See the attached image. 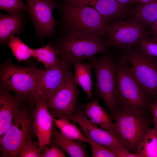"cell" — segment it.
Listing matches in <instances>:
<instances>
[{
	"mask_svg": "<svg viewBox=\"0 0 157 157\" xmlns=\"http://www.w3.org/2000/svg\"><path fill=\"white\" fill-rule=\"evenodd\" d=\"M114 68L119 110L149 114L151 97L123 55L115 58Z\"/></svg>",
	"mask_w": 157,
	"mask_h": 157,
	"instance_id": "cell-1",
	"label": "cell"
},
{
	"mask_svg": "<svg viewBox=\"0 0 157 157\" xmlns=\"http://www.w3.org/2000/svg\"><path fill=\"white\" fill-rule=\"evenodd\" d=\"M59 28L56 34L80 31L97 35L104 40L108 24L94 8L83 4L57 0Z\"/></svg>",
	"mask_w": 157,
	"mask_h": 157,
	"instance_id": "cell-2",
	"label": "cell"
},
{
	"mask_svg": "<svg viewBox=\"0 0 157 157\" xmlns=\"http://www.w3.org/2000/svg\"><path fill=\"white\" fill-rule=\"evenodd\" d=\"M54 38L51 43L58 51L59 58L70 65L105 53L109 47L98 35L87 32L67 31Z\"/></svg>",
	"mask_w": 157,
	"mask_h": 157,
	"instance_id": "cell-3",
	"label": "cell"
},
{
	"mask_svg": "<svg viewBox=\"0 0 157 157\" xmlns=\"http://www.w3.org/2000/svg\"><path fill=\"white\" fill-rule=\"evenodd\" d=\"M44 71L34 65L22 66L7 60L0 66V87L13 92L24 101H32Z\"/></svg>",
	"mask_w": 157,
	"mask_h": 157,
	"instance_id": "cell-4",
	"label": "cell"
},
{
	"mask_svg": "<svg viewBox=\"0 0 157 157\" xmlns=\"http://www.w3.org/2000/svg\"><path fill=\"white\" fill-rule=\"evenodd\" d=\"M114 120L113 127L109 131L129 152L136 154L139 144L150 127L149 114L119 110Z\"/></svg>",
	"mask_w": 157,
	"mask_h": 157,
	"instance_id": "cell-5",
	"label": "cell"
},
{
	"mask_svg": "<svg viewBox=\"0 0 157 157\" xmlns=\"http://www.w3.org/2000/svg\"><path fill=\"white\" fill-rule=\"evenodd\" d=\"M105 53L99 57L96 56L88 60L95 73V93L104 102L114 120L119 110L117 97L115 58L112 54Z\"/></svg>",
	"mask_w": 157,
	"mask_h": 157,
	"instance_id": "cell-6",
	"label": "cell"
},
{
	"mask_svg": "<svg viewBox=\"0 0 157 157\" xmlns=\"http://www.w3.org/2000/svg\"><path fill=\"white\" fill-rule=\"evenodd\" d=\"M32 114L24 106L19 108L10 126L0 139V157H19L24 146L32 140L34 133Z\"/></svg>",
	"mask_w": 157,
	"mask_h": 157,
	"instance_id": "cell-7",
	"label": "cell"
},
{
	"mask_svg": "<svg viewBox=\"0 0 157 157\" xmlns=\"http://www.w3.org/2000/svg\"><path fill=\"white\" fill-rule=\"evenodd\" d=\"M144 25L133 19L112 21L108 24L106 42L109 46L125 52L143 39Z\"/></svg>",
	"mask_w": 157,
	"mask_h": 157,
	"instance_id": "cell-8",
	"label": "cell"
},
{
	"mask_svg": "<svg viewBox=\"0 0 157 157\" xmlns=\"http://www.w3.org/2000/svg\"><path fill=\"white\" fill-rule=\"evenodd\" d=\"M28 7L29 19L34 26L37 38L42 42L47 38L51 40L56 36L55 26L58 23L53 15L57 0H23Z\"/></svg>",
	"mask_w": 157,
	"mask_h": 157,
	"instance_id": "cell-9",
	"label": "cell"
},
{
	"mask_svg": "<svg viewBox=\"0 0 157 157\" xmlns=\"http://www.w3.org/2000/svg\"><path fill=\"white\" fill-rule=\"evenodd\" d=\"M122 55L137 79L151 97L157 94V62L152 57L133 49Z\"/></svg>",
	"mask_w": 157,
	"mask_h": 157,
	"instance_id": "cell-10",
	"label": "cell"
},
{
	"mask_svg": "<svg viewBox=\"0 0 157 157\" xmlns=\"http://www.w3.org/2000/svg\"><path fill=\"white\" fill-rule=\"evenodd\" d=\"M70 70L62 85L49 97L48 105L54 117L72 116L77 105L79 92Z\"/></svg>",
	"mask_w": 157,
	"mask_h": 157,
	"instance_id": "cell-11",
	"label": "cell"
},
{
	"mask_svg": "<svg viewBox=\"0 0 157 157\" xmlns=\"http://www.w3.org/2000/svg\"><path fill=\"white\" fill-rule=\"evenodd\" d=\"M77 124L88 138L105 146L126 147L117 137L110 131L99 128L92 123L85 115L81 106L77 104L75 112L72 116L64 117Z\"/></svg>",
	"mask_w": 157,
	"mask_h": 157,
	"instance_id": "cell-12",
	"label": "cell"
},
{
	"mask_svg": "<svg viewBox=\"0 0 157 157\" xmlns=\"http://www.w3.org/2000/svg\"><path fill=\"white\" fill-rule=\"evenodd\" d=\"M48 98H35L33 100L35 105L32 114L34 133L42 150L49 144L52 137L53 117L48 108Z\"/></svg>",
	"mask_w": 157,
	"mask_h": 157,
	"instance_id": "cell-13",
	"label": "cell"
},
{
	"mask_svg": "<svg viewBox=\"0 0 157 157\" xmlns=\"http://www.w3.org/2000/svg\"><path fill=\"white\" fill-rule=\"evenodd\" d=\"M70 65L60 58L56 65L46 68L33 96L32 101L37 97L48 98L62 85L70 70Z\"/></svg>",
	"mask_w": 157,
	"mask_h": 157,
	"instance_id": "cell-14",
	"label": "cell"
},
{
	"mask_svg": "<svg viewBox=\"0 0 157 157\" xmlns=\"http://www.w3.org/2000/svg\"><path fill=\"white\" fill-rule=\"evenodd\" d=\"M0 87V139L11 125L14 117L24 101L19 97Z\"/></svg>",
	"mask_w": 157,
	"mask_h": 157,
	"instance_id": "cell-15",
	"label": "cell"
},
{
	"mask_svg": "<svg viewBox=\"0 0 157 157\" xmlns=\"http://www.w3.org/2000/svg\"><path fill=\"white\" fill-rule=\"evenodd\" d=\"M27 12L15 15H4L0 13V44L3 46L8 45V41L12 36L24 32L26 22L29 19Z\"/></svg>",
	"mask_w": 157,
	"mask_h": 157,
	"instance_id": "cell-16",
	"label": "cell"
},
{
	"mask_svg": "<svg viewBox=\"0 0 157 157\" xmlns=\"http://www.w3.org/2000/svg\"><path fill=\"white\" fill-rule=\"evenodd\" d=\"M82 3L96 10L105 24L123 20L127 13L125 5L115 0H82Z\"/></svg>",
	"mask_w": 157,
	"mask_h": 157,
	"instance_id": "cell-17",
	"label": "cell"
},
{
	"mask_svg": "<svg viewBox=\"0 0 157 157\" xmlns=\"http://www.w3.org/2000/svg\"><path fill=\"white\" fill-rule=\"evenodd\" d=\"M81 106L85 115L92 123L109 131L112 129L114 123L111 115L97 99L94 98Z\"/></svg>",
	"mask_w": 157,
	"mask_h": 157,
	"instance_id": "cell-18",
	"label": "cell"
},
{
	"mask_svg": "<svg viewBox=\"0 0 157 157\" xmlns=\"http://www.w3.org/2000/svg\"><path fill=\"white\" fill-rule=\"evenodd\" d=\"M52 139L48 144L58 146L72 157H90L85 147L82 142L63 135L58 131L53 123Z\"/></svg>",
	"mask_w": 157,
	"mask_h": 157,
	"instance_id": "cell-19",
	"label": "cell"
},
{
	"mask_svg": "<svg viewBox=\"0 0 157 157\" xmlns=\"http://www.w3.org/2000/svg\"><path fill=\"white\" fill-rule=\"evenodd\" d=\"M75 73L74 81L83 90L86 95V99L90 100L94 98L92 94L93 81L92 79V66L89 63L78 62L74 64Z\"/></svg>",
	"mask_w": 157,
	"mask_h": 157,
	"instance_id": "cell-20",
	"label": "cell"
},
{
	"mask_svg": "<svg viewBox=\"0 0 157 157\" xmlns=\"http://www.w3.org/2000/svg\"><path fill=\"white\" fill-rule=\"evenodd\" d=\"M53 121L60 132L66 137L83 142L89 143L90 142V140L85 136L75 123H72L68 119L63 117H53Z\"/></svg>",
	"mask_w": 157,
	"mask_h": 157,
	"instance_id": "cell-21",
	"label": "cell"
},
{
	"mask_svg": "<svg viewBox=\"0 0 157 157\" xmlns=\"http://www.w3.org/2000/svg\"><path fill=\"white\" fill-rule=\"evenodd\" d=\"M32 57L43 64L46 68L56 64L60 60L59 52L51 45V40L45 46L32 48Z\"/></svg>",
	"mask_w": 157,
	"mask_h": 157,
	"instance_id": "cell-22",
	"label": "cell"
},
{
	"mask_svg": "<svg viewBox=\"0 0 157 157\" xmlns=\"http://www.w3.org/2000/svg\"><path fill=\"white\" fill-rule=\"evenodd\" d=\"M133 19L144 25L152 24L157 19V0L141 3L135 8Z\"/></svg>",
	"mask_w": 157,
	"mask_h": 157,
	"instance_id": "cell-23",
	"label": "cell"
},
{
	"mask_svg": "<svg viewBox=\"0 0 157 157\" xmlns=\"http://www.w3.org/2000/svg\"><path fill=\"white\" fill-rule=\"evenodd\" d=\"M136 154L139 157H157V131L150 127L139 145Z\"/></svg>",
	"mask_w": 157,
	"mask_h": 157,
	"instance_id": "cell-24",
	"label": "cell"
},
{
	"mask_svg": "<svg viewBox=\"0 0 157 157\" xmlns=\"http://www.w3.org/2000/svg\"><path fill=\"white\" fill-rule=\"evenodd\" d=\"M8 45L18 61H25L32 57V48L23 42L18 36L11 37Z\"/></svg>",
	"mask_w": 157,
	"mask_h": 157,
	"instance_id": "cell-25",
	"label": "cell"
},
{
	"mask_svg": "<svg viewBox=\"0 0 157 157\" xmlns=\"http://www.w3.org/2000/svg\"><path fill=\"white\" fill-rule=\"evenodd\" d=\"M0 9L11 15L27 12L28 10L23 0H0Z\"/></svg>",
	"mask_w": 157,
	"mask_h": 157,
	"instance_id": "cell-26",
	"label": "cell"
},
{
	"mask_svg": "<svg viewBox=\"0 0 157 157\" xmlns=\"http://www.w3.org/2000/svg\"><path fill=\"white\" fill-rule=\"evenodd\" d=\"M42 150L39 142L32 140L27 142L21 149L20 157H41Z\"/></svg>",
	"mask_w": 157,
	"mask_h": 157,
	"instance_id": "cell-27",
	"label": "cell"
},
{
	"mask_svg": "<svg viewBox=\"0 0 157 157\" xmlns=\"http://www.w3.org/2000/svg\"><path fill=\"white\" fill-rule=\"evenodd\" d=\"M90 139V141L89 144L91 148L92 157H115L114 154L106 146Z\"/></svg>",
	"mask_w": 157,
	"mask_h": 157,
	"instance_id": "cell-28",
	"label": "cell"
},
{
	"mask_svg": "<svg viewBox=\"0 0 157 157\" xmlns=\"http://www.w3.org/2000/svg\"><path fill=\"white\" fill-rule=\"evenodd\" d=\"M140 50L152 57H157V42L143 39L140 42Z\"/></svg>",
	"mask_w": 157,
	"mask_h": 157,
	"instance_id": "cell-29",
	"label": "cell"
},
{
	"mask_svg": "<svg viewBox=\"0 0 157 157\" xmlns=\"http://www.w3.org/2000/svg\"><path fill=\"white\" fill-rule=\"evenodd\" d=\"M44 147L41 152V157H65V152L59 147L48 144Z\"/></svg>",
	"mask_w": 157,
	"mask_h": 157,
	"instance_id": "cell-30",
	"label": "cell"
},
{
	"mask_svg": "<svg viewBox=\"0 0 157 157\" xmlns=\"http://www.w3.org/2000/svg\"><path fill=\"white\" fill-rule=\"evenodd\" d=\"M106 147L115 157H139L137 154L131 153L124 148L113 146Z\"/></svg>",
	"mask_w": 157,
	"mask_h": 157,
	"instance_id": "cell-31",
	"label": "cell"
},
{
	"mask_svg": "<svg viewBox=\"0 0 157 157\" xmlns=\"http://www.w3.org/2000/svg\"><path fill=\"white\" fill-rule=\"evenodd\" d=\"M150 113L151 114L154 124V128L157 131V100L155 99L151 101Z\"/></svg>",
	"mask_w": 157,
	"mask_h": 157,
	"instance_id": "cell-32",
	"label": "cell"
},
{
	"mask_svg": "<svg viewBox=\"0 0 157 157\" xmlns=\"http://www.w3.org/2000/svg\"><path fill=\"white\" fill-rule=\"evenodd\" d=\"M151 31L154 35L156 38H157V19L152 24L151 26Z\"/></svg>",
	"mask_w": 157,
	"mask_h": 157,
	"instance_id": "cell-33",
	"label": "cell"
},
{
	"mask_svg": "<svg viewBox=\"0 0 157 157\" xmlns=\"http://www.w3.org/2000/svg\"><path fill=\"white\" fill-rule=\"evenodd\" d=\"M151 0H131V4L136 3H144Z\"/></svg>",
	"mask_w": 157,
	"mask_h": 157,
	"instance_id": "cell-34",
	"label": "cell"
},
{
	"mask_svg": "<svg viewBox=\"0 0 157 157\" xmlns=\"http://www.w3.org/2000/svg\"><path fill=\"white\" fill-rule=\"evenodd\" d=\"M119 3L125 5L126 4H131V0H115Z\"/></svg>",
	"mask_w": 157,
	"mask_h": 157,
	"instance_id": "cell-35",
	"label": "cell"
},
{
	"mask_svg": "<svg viewBox=\"0 0 157 157\" xmlns=\"http://www.w3.org/2000/svg\"><path fill=\"white\" fill-rule=\"evenodd\" d=\"M151 40L152 41L157 42V38H154L152 39Z\"/></svg>",
	"mask_w": 157,
	"mask_h": 157,
	"instance_id": "cell-36",
	"label": "cell"
},
{
	"mask_svg": "<svg viewBox=\"0 0 157 157\" xmlns=\"http://www.w3.org/2000/svg\"><path fill=\"white\" fill-rule=\"evenodd\" d=\"M156 98L155 99L157 100V94H156Z\"/></svg>",
	"mask_w": 157,
	"mask_h": 157,
	"instance_id": "cell-37",
	"label": "cell"
}]
</instances>
